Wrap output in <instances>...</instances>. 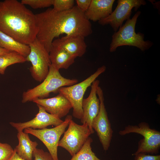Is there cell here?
I'll return each instance as SVG.
<instances>
[{
    "instance_id": "4316f807",
    "label": "cell",
    "mask_w": 160,
    "mask_h": 160,
    "mask_svg": "<svg viewBox=\"0 0 160 160\" xmlns=\"http://www.w3.org/2000/svg\"><path fill=\"white\" fill-rule=\"evenodd\" d=\"M91 0H76V6L82 12L85 13L88 9Z\"/></svg>"
},
{
    "instance_id": "6da1fadb",
    "label": "cell",
    "mask_w": 160,
    "mask_h": 160,
    "mask_svg": "<svg viewBox=\"0 0 160 160\" xmlns=\"http://www.w3.org/2000/svg\"><path fill=\"white\" fill-rule=\"evenodd\" d=\"M36 16L38 29L36 38L49 53L53 41L62 34L85 38L92 33L90 21L76 6L62 12L49 8Z\"/></svg>"
},
{
    "instance_id": "e0dca14e",
    "label": "cell",
    "mask_w": 160,
    "mask_h": 160,
    "mask_svg": "<svg viewBox=\"0 0 160 160\" xmlns=\"http://www.w3.org/2000/svg\"><path fill=\"white\" fill-rule=\"evenodd\" d=\"M49 55L51 64L59 70L68 69L76 58L62 48L53 45Z\"/></svg>"
},
{
    "instance_id": "7402d4cb",
    "label": "cell",
    "mask_w": 160,
    "mask_h": 160,
    "mask_svg": "<svg viewBox=\"0 0 160 160\" xmlns=\"http://www.w3.org/2000/svg\"><path fill=\"white\" fill-rule=\"evenodd\" d=\"M21 3L34 9L48 7L52 5L53 0H22Z\"/></svg>"
},
{
    "instance_id": "44dd1931",
    "label": "cell",
    "mask_w": 160,
    "mask_h": 160,
    "mask_svg": "<svg viewBox=\"0 0 160 160\" xmlns=\"http://www.w3.org/2000/svg\"><path fill=\"white\" fill-rule=\"evenodd\" d=\"M92 141V139L89 137L79 151L70 160H101L92 150L91 145Z\"/></svg>"
},
{
    "instance_id": "5b68a950",
    "label": "cell",
    "mask_w": 160,
    "mask_h": 160,
    "mask_svg": "<svg viewBox=\"0 0 160 160\" xmlns=\"http://www.w3.org/2000/svg\"><path fill=\"white\" fill-rule=\"evenodd\" d=\"M130 133L138 134L143 137L139 141L137 149L135 152L132 154V155L139 153L156 154L159 153L160 148V132L151 128L147 123L142 122L138 125H129L124 129L119 132V135L121 136Z\"/></svg>"
},
{
    "instance_id": "5bb4252c",
    "label": "cell",
    "mask_w": 160,
    "mask_h": 160,
    "mask_svg": "<svg viewBox=\"0 0 160 160\" xmlns=\"http://www.w3.org/2000/svg\"><path fill=\"white\" fill-rule=\"evenodd\" d=\"M33 102L42 106L47 112L61 119L66 116L72 108L68 100L63 95L48 98H38Z\"/></svg>"
},
{
    "instance_id": "2e32d148",
    "label": "cell",
    "mask_w": 160,
    "mask_h": 160,
    "mask_svg": "<svg viewBox=\"0 0 160 160\" xmlns=\"http://www.w3.org/2000/svg\"><path fill=\"white\" fill-rule=\"evenodd\" d=\"M114 0H91L84 13L86 18L93 22L99 21L109 16L113 12Z\"/></svg>"
},
{
    "instance_id": "3957f363",
    "label": "cell",
    "mask_w": 160,
    "mask_h": 160,
    "mask_svg": "<svg viewBox=\"0 0 160 160\" xmlns=\"http://www.w3.org/2000/svg\"><path fill=\"white\" fill-rule=\"evenodd\" d=\"M140 14V11L137 12L132 18L127 20L118 31L114 33L110 44V52H114L118 47L123 46L136 47L142 51L148 50L152 46L153 44L152 42L144 40L143 34L135 32L136 24Z\"/></svg>"
},
{
    "instance_id": "cb8c5ba5",
    "label": "cell",
    "mask_w": 160,
    "mask_h": 160,
    "mask_svg": "<svg viewBox=\"0 0 160 160\" xmlns=\"http://www.w3.org/2000/svg\"><path fill=\"white\" fill-rule=\"evenodd\" d=\"M14 151L9 144L0 142V160H9Z\"/></svg>"
},
{
    "instance_id": "d4e9b609",
    "label": "cell",
    "mask_w": 160,
    "mask_h": 160,
    "mask_svg": "<svg viewBox=\"0 0 160 160\" xmlns=\"http://www.w3.org/2000/svg\"><path fill=\"white\" fill-rule=\"evenodd\" d=\"M34 160H53L50 153L42 149L36 148L33 153Z\"/></svg>"
},
{
    "instance_id": "277c9868",
    "label": "cell",
    "mask_w": 160,
    "mask_h": 160,
    "mask_svg": "<svg viewBox=\"0 0 160 160\" xmlns=\"http://www.w3.org/2000/svg\"><path fill=\"white\" fill-rule=\"evenodd\" d=\"M59 70L51 64L47 75L42 82L34 87L23 92V103L33 101L38 98H45L51 92H57L60 88L72 85L77 83L76 79H68L62 76Z\"/></svg>"
},
{
    "instance_id": "8992f818",
    "label": "cell",
    "mask_w": 160,
    "mask_h": 160,
    "mask_svg": "<svg viewBox=\"0 0 160 160\" xmlns=\"http://www.w3.org/2000/svg\"><path fill=\"white\" fill-rule=\"evenodd\" d=\"M104 65L99 68L96 71L82 81L72 85L61 87L57 92L64 95L71 103L73 109V116L81 119L83 114L82 103L84 95L87 88L100 74L106 70Z\"/></svg>"
},
{
    "instance_id": "9c48e42d",
    "label": "cell",
    "mask_w": 160,
    "mask_h": 160,
    "mask_svg": "<svg viewBox=\"0 0 160 160\" xmlns=\"http://www.w3.org/2000/svg\"><path fill=\"white\" fill-rule=\"evenodd\" d=\"M72 119L71 115H67L61 124L54 128L38 129L28 128L24 129V132L39 139L47 147L53 160H59L57 155L59 142L61 136L65 131Z\"/></svg>"
},
{
    "instance_id": "d6986e66",
    "label": "cell",
    "mask_w": 160,
    "mask_h": 160,
    "mask_svg": "<svg viewBox=\"0 0 160 160\" xmlns=\"http://www.w3.org/2000/svg\"><path fill=\"white\" fill-rule=\"evenodd\" d=\"M0 47L9 51L17 52L26 57L29 54V45L21 43L0 31Z\"/></svg>"
},
{
    "instance_id": "30bf717a",
    "label": "cell",
    "mask_w": 160,
    "mask_h": 160,
    "mask_svg": "<svg viewBox=\"0 0 160 160\" xmlns=\"http://www.w3.org/2000/svg\"><path fill=\"white\" fill-rule=\"evenodd\" d=\"M97 94L100 101V108L92 122V127L96 132L103 150L106 151L110 146L113 131L105 108L103 91L99 86L97 89Z\"/></svg>"
},
{
    "instance_id": "7a4b0ae2",
    "label": "cell",
    "mask_w": 160,
    "mask_h": 160,
    "mask_svg": "<svg viewBox=\"0 0 160 160\" xmlns=\"http://www.w3.org/2000/svg\"><path fill=\"white\" fill-rule=\"evenodd\" d=\"M0 31L29 45L38 32L36 14L17 0L0 1Z\"/></svg>"
},
{
    "instance_id": "9a60e30c",
    "label": "cell",
    "mask_w": 160,
    "mask_h": 160,
    "mask_svg": "<svg viewBox=\"0 0 160 160\" xmlns=\"http://www.w3.org/2000/svg\"><path fill=\"white\" fill-rule=\"evenodd\" d=\"M84 38L80 35H65L54 39L52 45L62 48L76 58L81 57L85 53L87 48Z\"/></svg>"
},
{
    "instance_id": "4fadbf2b",
    "label": "cell",
    "mask_w": 160,
    "mask_h": 160,
    "mask_svg": "<svg viewBox=\"0 0 160 160\" xmlns=\"http://www.w3.org/2000/svg\"><path fill=\"white\" fill-rule=\"evenodd\" d=\"M100 83L98 80L93 82L89 96L86 98H83L82 103L83 114L81 121L82 124L86 123L88 124L92 134L94 132L92 127V123L98 114L100 108V101L97 94V89Z\"/></svg>"
},
{
    "instance_id": "f1b7e54d",
    "label": "cell",
    "mask_w": 160,
    "mask_h": 160,
    "mask_svg": "<svg viewBox=\"0 0 160 160\" xmlns=\"http://www.w3.org/2000/svg\"><path fill=\"white\" fill-rule=\"evenodd\" d=\"M10 52L11 51L0 47V55L7 54Z\"/></svg>"
},
{
    "instance_id": "ffe728a7",
    "label": "cell",
    "mask_w": 160,
    "mask_h": 160,
    "mask_svg": "<svg viewBox=\"0 0 160 160\" xmlns=\"http://www.w3.org/2000/svg\"><path fill=\"white\" fill-rule=\"evenodd\" d=\"M26 61V57L14 52L0 55V74L3 75L7 68L11 65Z\"/></svg>"
},
{
    "instance_id": "8fae6325",
    "label": "cell",
    "mask_w": 160,
    "mask_h": 160,
    "mask_svg": "<svg viewBox=\"0 0 160 160\" xmlns=\"http://www.w3.org/2000/svg\"><path fill=\"white\" fill-rule=\"evenodd\" d=\"M113 11L107 17L98 21L102 25L109 24L116 32L123 25L124 21L130 18L132 9L136 11L142 5L146 4L144 0H118Z\"/></svg>"
},
{
    "instance_id": "ac0fdd59",
    "label": "cell",
    "mask_w": 160,
    "mask_h": 160,
    "mask_svg": "<svg viewBox=\"0 0 160 160\" xmlns=\"http://www.w3.org/2000/svg\"><path fill=\"white\" fill-rule=\"evenodd\" d=\"M17 136L19 143L15 148L17 153L25 159L32 160L34 151L38 143L32 141L28 134L23 131L18 132Z\"/></svg>"
},
{
    "instance_id": "ba28073f",
    "label": "cell",
    "mask_w": 160,
    "mask_h": 160,
    "mask_svg": "<svg viewBox=\"0 0 160 160\" xmlns=\"http://www.w3.org/2000/svg\"><path fill=\"white\" fill-rule=\"evenodd\" d=\"M92 134L87 123L80 125L72 119L58 146L66 150L72 156L79 151Z\"/></svg>"
},
{
    "instance_id": "7c38bea8",
    "label": "cell",
    "mask_w": 160,
    "mask_h": 160,
    "mask_svg": "<svg viewBox=\"0 0 160 160\" xmlns=\"http://www.w3.org/2000/svg\"><path fill=\"white\" fill-rule=\"evenodd\" d=\"M37 105L39 108V112L33 119L24 122H11L10 124L18 132L23 131L28 128L42 129L51 125L56 127L63 122L61 119L47 112L41 106Z\"/></svg>"
},
{
    "instance_id": "52a82bcc",
    "label": "cell",
    "mask_w": 160,
    "mask_h": 160,
    "mask_svg": "<svg viewBox=\"0 0 160 160\" xmlns=\"http://www.w3.org/2000/svg\"><path fill=\"white\" fill-rule=\"evenodd\" d=\"M29 45L30 51L26 58L31 64L29 68L31 75L36 81L42 82L47 75L51 64L49 53L37 38Z\"/></svg>"
},
{
    "instance_id": "603a6c76",
    "label": "cell",
    "mask_w": 160,
    "mask_h": 160,
    "mask_svg": "<svg viewBox=\"0 0 160 160\" xmlns=\"http://www.w3.org/2000/svg\"><path fill=\"white\" fill-rule=\"evenodd\" d=\"M74 0H53V9L58 12L69 10L74 6Z\"/></svg>"
},
{
    "instance_id": "484cf974",
    "label": "cell",
    "mask_w": 160,
    "mask_h": 160,
    "mask_svg": "<svg viewBox=\"0 0 160 160\" xmlns=\"http://www.w3.org/2000/svg\"><path fill=\"white\" fill-rule=\"evenodd\" d=\"M135 160H160V155H151L144 153H139L134 155Z\"/></svg>"
},
{
    "instance_id": "83f0119b",
    "label": "cell",
    "mask_w": 160,
    "mask_h": 160,
    "mask_svg": "<svg viewBox=\"0 0 160 160\" xmlns=\"http://www.w3.org/2000/svg\"><path fill=\"white\" fill-rule=\"evenodd\" d=\"M9 160H26L20 156L16 153L15 149L13 153Z\"/></svg>"
}]
</instances>
